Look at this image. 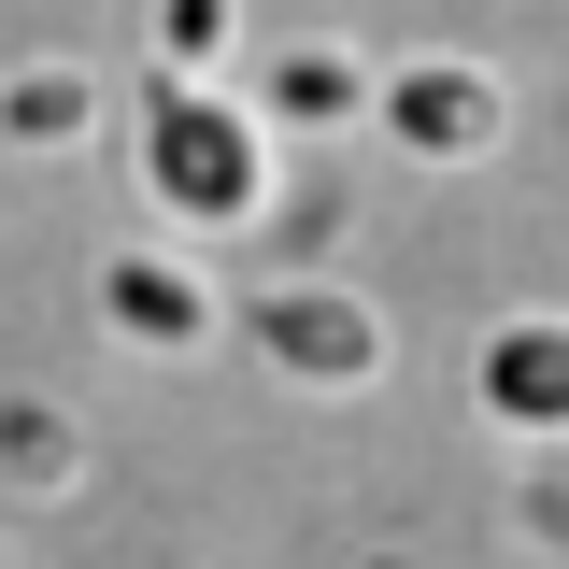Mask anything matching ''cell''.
I'll return each mask as SVG.
<instances>
[{
  "label": "cell",
  "instance_id": "cell-5",
  "mask_svg": "<svg viewBox=\"0 0 569 569\" xmlns=\"http://www.w3.org/2000/svg\"><path fill=\"white\" fill-rule=\"evenodd\" d=\"M470 385H485L498 427H569V313H512Z\"/></svg>",
  "mask_w": 569,
  "mask_h": 569
},
{
  "label": "cell",
  "instance_id": "cell-8",
  "mask_svg": "<svg viewBox=\"0 0 569 569\" xmlns=\"http://www.w3.org/2000/svg\"><path fill=\"white\" fill-rule=\"evenodd\" d=\"M0 470L58 485V470H71V413H43V399H0Z\"/></svg>",
  "mask_w": 569,
  "mask_h": 569
},
{
  "label": "cell",
  "instance_id": "cell-6",
  "mask_svg": "<svg viewBox=\"0 0 569 569\" xmlns=\"http://www.w3.org/2000/svg\"><path fill=\"white\" fill-rule=\"evenodd\" d=\"M370 100H385V71H356L342 43H284V58L257 71V114H271V129H342Z\"/></svg>",
  "mask_w": 569,
  "mask_h": 569
},
{
  "label": "cell",
  "instance_id": "cell-7",
  "mask_svg": "<svg viewBox=\"0 0 569 569\" xmlns=\"http://www.w3.org/2000/svg\"><path fill=\"white\" fill-rule=\"evenodd\" d=\"M0 114H14V142H71V129H100V86H86V71H14V86H0Z\"/></svg>",
  "mask_w": 569,
  "mask_h": 569
},
{
  "label": "cell",
  "instance_id": "cell-9",
  "mask_svg": "<svg viewBox=\"0 0 569 569\" xmlns=\"http://www.w3.org/2000/svg\"><path fill=\"white\" fill-rule=\"evenodd\" d=\"M142 14H157V71H200L228 43V0H142Z\"/></svg>",
  "mask_w": 569,
  "mask_h": 569
},
{
  "label": "cell",
  "instance_id": "cell-3",
  "mask_svg": "<svg viewBox=\"0 0 569 569\" xmlns=\"http://www.w3.org/2000/svg\"><path fill=\"white\" fill-rule=\"evenodd\" d=\"M242 328H257V356H271L284 385H370L385 370V313L342 299V284H271Z\"/></svg>",
  "mask_w": 569,
  "mask_h": 569
},
{
  "label": "cell",
  "instance_id": "cell-4",
  "mask_svg": "<svg viewBox=\"0 0 569 569\" xmlns=\"http://www.w3.org/2000/svg\"><path fill=\"white\" fill-rule=\"evenodd\" d=\"M100 313L129 356H200L213 342V284L186 257H100Z\"/></svg>",
  "mask_w": 569,
  "mask_h": 569
},
{
  "label": "cell",
  "instance_id": "cell-1",
  "mask_svg": "<svg viewBox=\"0 0 569 569\" xmlns=\"http://www.w3.org/2000/svg\"><path fill=\"white\" fill-rule=\"evenodd\" d=\"M142 200L171 213V228H271V114L257 100H228L200 71H157L142 86Z\"/></svg>",
  "mask_w": 569,
  "mask_h": 569
},
{
  "label": "cell",
  "instance_id": "cell-2",
  "mask_svg": "<svg viewBox=\"0 0 569 569\" xmlns=\"http://www.w3.org/2000/svg\"><path fill=\"white\" fill-rule=\"evenodd\" d=\"M370 129L399 142V157H485L498 129H512V100H498V71H470V58H399L385 71V100H370Z\"/></svg>",
  "mask_w": 569,
  "mask_h": 569
}]
</instances>
